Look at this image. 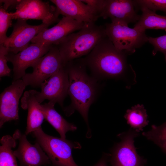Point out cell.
<instances>
[{"label":"cell","mask_w":166,"mask_h":166,"mask_svg":"<svg viewBox=\"0 0 166 166\" xmlns=\"http://www.w3.org/2000/svg\"><path fill=\"white\" fill-rule=\"evenodd\" d=\"M69 77L65 65L42 83L41 92L36 91V96L40 103L45 100L57 103L62 107L63 101L68 94Z\"/></svg>","instance_id":"9"},{"label":"cell","mask_w":166,"mask_h":166,"mask_svg":"<svg viewBox=\"0 0 166 166\" xmlns=\"http://www.w3.org/2000/svg\"><path fill=\"white\" fill-rule=\"evenodd\" d=\"M140 9L142 14L133 28L143 31L148 29L166 30V16L158 15L145 7Z\"/></svg>","instance_id":"19"},{"label":"cell","mask_w":166,"mask_h":166,"mask_svg":"<svg viewBox=\"0 0 166 166\" xmlns=\"http://www.w3.org/2000/svg\"><path fill=\"white\" fill-rule=\"evenodd\" d=\"M60 14L77 21L87 23L94 22L99 18L91 6L79 0H51Z\"/></svg>","instance_id":"15"},{"label":"cell","mask_w":166,"mask_h":166,"mask_svg":"<svg viewBox=\"0 0 166 166\" xmlns=\"http://www.w3.org/2000/svg\"><path fill=\"white\" fill-rule=\"evenodd\" d=\"M105 24L106 35L115 47L128 55L135 52L148 42L145 31L128 27V24L119 20H111Z\"/></svg>","instance_id":"5"},{"label":"cell","mask_w":166,"mask_h":166,"mask_svg":"<svg viewBox=\"0 0 166 166\" xmlns=\"http://www.w3.org/2000/svg\"><path fill=\"white\" fill-rule=\"evenodd\" d=\"M110 155H104L100 160L93 166H108L107 162L109 160Z\"/></svg>","instance_id":"28"},{"label":"cell","mask_w":166,"mask_h":166,"mask_svg":"<svg viewBox=\"0 0 166 166\" xmlns=\"http://www.w3.org/2000/svg\"><path fill=\"white\" fill-rule=\"evenodd\" d=\"M53 45L40 43H32L17 54L9 52L6 55L8 61L13 65V81L22 78L26 74V70L40 58L45 54Z\"/></svg>","instance_id":"10"},{"label":"cell","mask_w":166,"mask_h":166,"mask_svg":"<svg viewBox=\"0 0 166 166\" xmlns=\"http://www.w3.org/2000/svg\"><path fill=\"white\" fill-rule=\"evenodd\" d=\"M127 55L117 49L107 36L83 59L96 79L118 78L123 77L128 71Z\"/></svg>","instance_id":"2"},{"label":"cell","mask_w":166,"mask_h":166,"mask_svg":"<svg viewBox=\"0 0 166 166\" xmlns=\"http://www.w3.org/2000/svg\"><path fill=\"white\" fill-rule=\"evenodd\" d=\"M50 25L42 22L38 25H30L26 20L18 19L11 34L2 44L8 49L9 52L17 54L28 47L32 39Z\"/></svg>","instance_id":"12"},{"label":"cell","mask_w":166,"mask_h":166,"mask_svg":"<svg viewBox=\"0 0 166 166\" xmlns=\"http://www.w3.org/2000/svg\"><path fill=\"white\" fill-rule=\"evenodd\" d=\"M134 7L133 0H105L99 16L119 20L128 24L137 22L140 15L136 13Z\"/></svg>","instance_id":"16"},{"label":"cell","mask_w":166,"mask_h":166,"mask_svg":"<svg viewBox=\"0 0 166 166\" xmlns=\"http://www.w3.org/2000/svg\"><path fill=\"white\" fill-rule=\"evenodd\" d=\"M26 86L22 79L13 81L0 95V127L6 122L19 119L20 98Z\"/></svg>","instance_id":"13"},{"label":"cell","mask_w":166,"mask_h":166,"mask_svg":"<svg viewBox=\"0 0 166 166\" xmlns=\"http://www.w3.org/2000/svg\"><path fill=\"white\" fill-rule=\"evenodd\" d=\"M76 33L65 37L57 45L64 63L87 55L106 36L105 27L85 23Z\"/></svg>","instance_id":"3"},{"label":"cell","mask_w":166,"mask_h":166,"mask_svg":"<svg viewBox=\"0 0 166 166\" xmlns=\"http://www.w3.org/2000/svg\"><path fill=\"white\" fill-rule=\"evenodd\" d=\"M140 135V132L131 128L117 135L121 141L114 145L110 155L112 166L145 165L147 160L138 154L134 144V139Z\"/></svg>","instance_id":"6"},{"label":"cell","mask_w":166,"mask_h":166,"mask_svg":"<svg viewBox=\"0 0 166 166\" xmlns=\"http://www.w3.org/2000/svg\"><path fill=\"white\" fill-rule=\"evenodd\" d=\"M142 134L158 146L166 154V121L159 126L152 125L149 130L143 132Z\"/></svg>","instance_id":"22"},{"label":"cell","mask_w":166,"mask_h":166,"mask_svg":"<svg viewBox=\"0 0 166 166\" xmlns=\"http://www.w3.org/2000/svg\"><path fill=\"white\" fill-rule=\"evenodd\" d=\"M19 140L17 149L14 153L19 161L20 166H47L51 163L48 156L37 142L31 144L26 135L16 130L13 136Z\"/></svg>","instance_id":"11"},{"label":"cell","mask_w":166,"mask_h":166,"mask_svg":"<svg viewBox=\"0 0 166 166\" xmlns=\"http://www.w3.org/2000/svg\"><path fill=\"white\" fill-rule=\"evenodd\" d=\"M16 9L10 13L12 19L41 20L43 23L51 25L58 21L60 14L56 6L40 0H21Z\"/></svg>","instance_id":"8"},{"label":"cell","mask_w":166,"mask_h":166,"mask_svg":"<svg viewBox=\"0 0 166 166\" xmlns=\"http://www.w3.org/2000/svg\"><path fill=\"white\" fill-rule=\"evenodd\" d=\"M65 66L69 77L68 94L71 103L70 105L64 108L63 111L67 116L71 115L75 110L77 111L89 127L88 112L97 95V80L88 74L83 58L69 61L65 64Z\"/></svg>","instance_id":"1"},{"label":"cell","mask_w":166,"mask_h":166,"mask_svg":"<svg viewBox=\"0 0 166 166\" xmlns=\"http://www.w3.org/2000/svg\"><path fill=\"white\" fill-rule=\"evenodd\" d=\"M36 91L30 90L24 93L21 100V106L28 109L27 126L25 134L27 135L40 127L45 119L41 104L37 100Z\"/></svg>","instance_id":"17"},{"label":"cell","mask_w":166,"mask_h":166,"mask_svg":"<svg viewBox=\"0 0 166 166\" xmlns=\"http://www.w3.org/2000/svg\"><path fill=\"white\" fill-rule=\"evenodd\" d=\"M55 103L49 101L41 104L45 119L57 131L61 138L66 139V134L69 131H74L77 127L67 121L55 109Z\"/></svg>","instance_id":"18"},{"label":"cell","mask_w":166,"mask_h":166,"mask_svg":"<svg viewBox=\"0 0 166 166\" xmlns=\"http://www.w3.org/2000/svg\"><path fill=\"white\" fill-rule=\"evenodd\" d=\"M85 23L63 16L58 23L49 29H46L31 40L32 43L58 45L64 38L75 31L79 30Z\"/></svg>","instance_id":"14"},{"label":"cell","mask_w":166,"mask_h":166,"mask_svg":"<svg viewBox=\"0 0 166 166\" xmlns=\"http://www.w3.org/2000/svg\"><path fill=\"white\" fill-rule=\"evenodd\" d=\"M21 0H0V3H3L4 8L6 10L9 7L14 6L15 8Z\"/></svg>","instance_id":"27"},{"label":"cell","mask_w":166,"mask_h":166,"mask_svg":"<svg viewBox=\"0 0 166 166\" xmlns=\"http://www.w3.org/2000/svg\"><path fill=\"white\" fill-rule=\"evenodd\" d=\"M144 166H145V165H144Z\"/></svg>","instance_id":"29"},{"label":"cell","mask_w":166,"mask_h":166,"mask_svg":"<svg viewBox=\"0 0 166 166\" xmlns=\"http://www.w3.org/2000/svg\"><path fill=\"white\" fill-rule=\"evenodd\" d=\"M124 117L130 128L139 132L142 131L149 122L146 110L143 105L137 104L128 109Z\"/></svg>","instance_id":"20"},{"label":"cell","mask_w":166,"mask_h":166,"mask_svg":"<svg viewBox=\"0 0 166 166\" xmlns=\"http://www.w3.org/2000/svg\"><path fill=\"white\" fill-rule=\"evenodd\" d=\"M12 18L10 13L7 11L2 6L0 7V44H3L7 39L6 32L11 26Z\"/></svg>","instance_id":"23"},{"label":"cell","mask_w":166,"mask_h":166,"mask_svg":"<svg viewBox=\"0 0 166 166\" xmlns=\"http://www.w3.org/2000/svg\"><path fill=\"white\" fill-rule=\"evenodd\" d=\"M148 42L154 47L152 55L154 56L158 51L164 54L166 62V35L156 38L148 37Z\"/></svg>","instance_id":"25"},{"label":"cell","mask_w":166,"mask_h":166,"mask_svg":"<svg viewBox=\"0 0 166 166\" xmlns=\"http://www.w3.org/2000/svg\"><path fill=\"white\" fill-rule=\"evenodd\" d=\"M32 134L53 166H78L72 153L73 149L81 148L78 143L48 135L41 127L32 132Z\"/></svg>","instance_id":"4"},{"label":"cell","mask_w":166,"mask_h":166,"mask_svg":"<svg viewBox=\"0 0 166 166\" xmlns=\"http://www.w3.org/2000/svg\"><path fill=\"white\" fill-rule=\"evenodd\" d=\"M65 65L57 45H53L33 65V72L26 73L22 79L26 86L40 87L42 83Z\"/></svg>","instance_id":"7"},{"label":"cell","mask_w":166,"mask_h":166,"mask_svg":"<svg viewBox=\"0 0 166 166\" xmlns=\"http://www.w3.org/2000/svg\"><path fill=\"white\" fill-rule=\"evenodd\" d=\"M8 49L1 44L0 45V77L10 76L11 69L7 65L6 55L9 53Z\"/></svg>","instance_id":"26"},{"label":"cell","mask_w":166,"mask_h":166,"mask_svg":"<svg viewBox=\"0 0 166 166\" xmlns=\"http://www.w3.org/2000/svg\"><path fill=\"white\" fill-rule=\"evenodd\" d=\"M16 140L10 135L4 136L1 138L0 166H18L16 157L12 150L16 146Z\"/></svg>","instance_id":"21"},{"label":"cell","mask_w":166,"mask_h":166,"mask_svg":"<svg viewBox=\"0 0 166 166\" xmlns=\"http://www.w3.org/2000/svg\"><path fill=\"white\" fill-rule=\"evenodd\" d=\"M134 6L140 9L146 8L156 12L160 10L166 14V0H133Z\"/></svg>","instance_id":"24"}]
</instances>
